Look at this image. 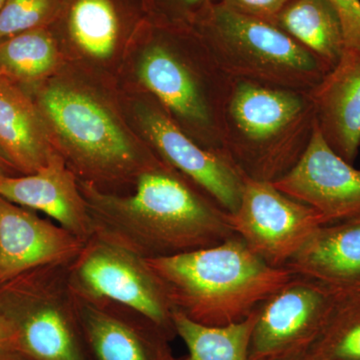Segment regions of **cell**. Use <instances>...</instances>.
<instances>
[{
	"mask_svg": "<svg viewBox=\"0 0 360 360\" xmlns=\"http://www.w3.org/2000/svg\"><path fill=\"white\" fill-rule=\"evenodd\" d=\"M9 348H14L13 333L8 324L0 317V354Z\"/></svg>",
	"mask_w": 360,
	"mask_h": 360,
	"instance_id": "obj_28",
	"label": "cell"
},
{
	"mask_svg": "<svg viewBox=\"0 0 360 360\" xmlns=\"http://www.w3.org/2000/svg\"><path fill=\"white\" fill-rule=\"evenodd\" d=\"M281 360H314V357L310 356L309 354L300 355V356L290 357V359Z\"/></svg>",
	"mask_w": 360,
	"mask_h": 360,
	"instance_id": "obj_31",
	"label": "cell"
},
{
	"mask_svg": "<svg viewBox=\"0 0 360 360\" xmlns=\"http://www.w3.org/2000/svg\"><path fill=\"white\" fill-rule=\"evenodd\" d=\"M224 73L311 94L330 72L321 58L274 23L214 1L193 26Z\"/></svg>",
	"mask_w": 360,
	"mask_h": 360,
	"instance_id": "obj_6",
	"label": "cell"
},
{
	"mask_svg": "<svg viewBox=\"0 0 360 360\" xmlns=\"http://www.w3.org/2000/svg\"><path fill=\"white\" fill-rule=\"evenodd\" d=\"M6 0H0V9L2 8V6H4V4H6Z\"/></svg>",
	"mask_w": 360,
	"mask_h": 360,
	"instance_id": "obj_32",
	"label": "cell"
},
{
	"mask_svg": "<svg viewBox=\"0 0 360 360\" xmlns=\"http://www.w3.org/2000/svg\"><path fill=\"white\" fill-rule=\"evenodd\" d=\"M136 80L187 134L222 151V113L232 78L193 27L153 15L136 49Z\"/></svg>",
	"mask_w": 360,
	"mask_h": 360,
	"instance_id": "obj_3",
	"label": "cell"
},
{
	"mask_svg": "<svg viewBox=\"0 0 360 360\" xmlns=\"http://www.w3.org/2000/svg\"><path fill=\"white\" fill-rule=\"evenodd\" d=\"M70 264L37 267L0 284V317L14 348L33 360H89Z\"/></svg>",
	"mask_w": 360,
	"mask_h": 360,
	"instance_id": "obj_7",
	"label": "cell"
},
{
	"mask_svg": "<svg viewBox=\"0 0 360 360\" xmlns=\"http://www.w3.org/2000/svg\"><path fill=\"white\" fill-rule=\"evenodd\" d=\"M146 262L172 310L207 326L245 321L295 276L270 266L236 234L212 248Z\"/></svg>",
	"mask_w": 360,
	"mask_h": 360,
	"instance_id": "obj_4",
	"label": "cell"
},
{
	"mask_svg": "<svg viewBox=\"0 0 360 360\" xmlns=\"http://www.w3.org/2000/svg\"><path fill=\"white\" fill-rule=\"evenodd\" d=\"M0 198L44 213L84 241L94 236L79 179L58 153L35 174L0 175Z\"/></svg>",
	"mask_w": 360,
	"mask_h": 360,
	"instance_id": "obj_16",
	"label": "cell"
},
{
	"mask_svg": "<svg viewBox=\"0 0 360 360\" xmlns=\"http://www.w3.org/2000/svg\"><path fill=\"white\" fill-rule=\"evenodd\" d=\"M0 175H20L9 165L8 161L2 155L1 153H0Z\"/></svg>",
	"mask_w": 360,
	"mask_h": 360,
	"instance_id": "obj_30",
	"label": "cell"
},
{
	"mask_svg": "<svg viewBox=\"0 0 360 360\" xmlns=\"http://www.w3.org/2000/svg\"><path fill=\"white\" fill-rule=\"evenodd\" d=\"M257 310L250 317L224 326H207L174 311L175 335L188 349V360H250V345Z\"/></svg>",
	"mask_w": 360,
	"mask_h": 360,
	"instance_id": "obj_22",
	"label": "cell"
},
{
	"mask_svg": "<svg viewBox=\"0 0 360 360\" xmlns=\"http://www.w3.org/2000/svg\"><path fill=\"white\" fill-rule=\"evenodd\" d=\"M94 236L143 259L219 245L236 236L229 212L162 160L139 175L131 193H111L79 180Z\"/></svg>",
	"mask_w": 360,
	"mask_h": 360,
	"instance_id": "obj_1",
	"label": "cell"
},
{
	"mask_svg": "<svg viewBox=\"0 0 360 360\" xmlns=\"http://www.w3.org/2000/svg\"><path fill=\"white\" fill-rule=\"evenodd\" d=\"M274 25L314 52L331 70L345 51L340 16L328 0H292Z\"/></svg>",
	"mask_w": 360,
	"mask_h": 360,
	"instance_id": "obj_20",
	"label": "cell"
},
{
	"mask_svg": "<svg viewBox=\"0 0 360 360\" xmlns=\"http://www.w3.org/2000/svg\"><path fill=\"white\" fill-rule=\"evenodd\" d=\"M0 360H33L30 356L16 349V348H9L6 352L0 354Z\"/></svg>",
	"mask_w": 360,
	"mask_h": 360,
	"instance_id": "obj_29",
	"label": "cell"
},
{
	"mask_svg": "<svg viewBox=\"0 0 360 360\" xmlns=\"http://www.w3.org/2000/svg\"><path fill=\"white\" fill-rule=\"evenodd\" d=\"M229 224L248 248L270 266L285 269L322 225L310 206L295 200L270 182L245 177L238 210Z\"/></svg>",
	"mask_w": 360,
	"mask_h": 360,
	"instance_id": "obj_12",
	"label": "cell"
},
{
	"mask_svg": "<svg viewBox=\"0 0 360 360\" xmlns=\"http://www.w3.org/2000/svg\"><path fill=\"white\" fill-rule=\"evenodd\" d=\"M94 77L66 65L26 89L34 99L56 151L82 181L120 193L161 160L122 116L120 104Z\"/></svg>",
	"mask_w": 360,
	"mask_h": 360,
	"instance_id": "obj_2",
	"label": "cell"
},
{
	"mask_svg": "<svg viewBox=\"0 0 360 360\" xmlns=\"http://www.w3.org/2000/svg\"><path fill=\"white\" fill-rule=\"evenodd\" d=\"M285 269L335 290L360 288V214L321 225Z\"/></svg>",
	"mask_w": 360,
	"mask_h": 360,
	"instance_id": "obj_19",
	"label": "cell"
},
{
	"mask_svg": "<svg viewBox=\"0 0 360 360\" xmlns=\"http://www.w3.org/2000/svg\"><path fill=\"white\" fill-rule=\"evenodd\" d=\"M277 189L310 206L322 225L360 214V169L335 153L315 127L307 150Z\"/></svg>",
	"mask_w": 360,
	"mask_h": 360,
	"instance_id": "obj_14",
	"label": "cell"
},
{
	"mask_svg": "<svg viewBox=\"0 0 360 360\" xmlns=\"http://www.w3.org/2000/svg\"><path fill=\"white\" fill-rule=\"evenodd\" d=\"M0 153L20 175L35 174L58 153L32 94L2 77Z\"/></svg>",
	"mask_w": 360,
	"mask_h": 360,
	"instance_id": "obj_18",
	"label": "cell"
},
{
	"mask_svg": "<svg viewBox=\"0 0 360 360\" xmlns=\"http://www.w3.org/2000/svg\"><path fill=\"white\" fill-rule=\"evenodd\" d=\"M65 0H6L0 9V42L39 28L51 27Z\"/></svg>",
	"mask_w": 360,
	"mask_h": 360,
	"instance_id": "obj_24",
	"label": "cell"
},
{
	"mask_svg": "<svg viewBox=\"0 0 360 360\" xmlns=\"http://www.w3.org/2000/svg\"><path fill=\"white\" fill-rule=\"evenodd\" d=\"M310 94L324 141L354 165L360 148V52L345 51L335 70Z\"/></svg>",
	"mask_w": 360,
	"mask_h": 360,
	"instance_id": "obj_17",
	"label": "cell"
},
{
	"mask_svg": "<svg viewBox=\"0 0 360 360\" xmlns=\"http://www.w3.org/2000/svg\"><path fill=\"white\" fill-rule=\"evenodd\" d=\"M340 291L296 276L257 310L250 360H281L309 354Z\"/></svg>",
	"mask_w": 360,
	"mask_h": 360,
	"instance_id": "obj_10",
	"label": "cell"
},
{
	"mask_svg": "<svg viewBox=\"0 0 360 360\" xmlns=\"http://www.w3.org/2000/svg\"><path fill=\"white\" fill-rule=\"evenodd\" d=\"M184 360H188V359H187V357H186V359H184Z\"/></svg>",
	"mask_w": 360,
	"mask_h": 360,
	"instance_id": "obj_33",
	"label": "cell"
},
{
	"mask_svg": "<svg viewBox=\"0 0 360 360\" xmlns=\"http://www.w3.org/2000/svg\"><path fill=\"white\" fill-rule=\"evenodd\" d=\"M217 0H153L155 15L193 26Z\"/></svg>",
	"mask_w": 360,
	"mask_h": 360,
	"instance_id": "obj_25",
	"label": "cell"
},
{
	"mask_svg": "<svg viewBox=\"0 0 360 360\" xmlns=\"http://www.w3.org/2000/svg\"><path fill=\"white\" fill-rule=\"evenodd\" d=\"M65 65L51 27L21 33L0 42V77L23 89L42 84Z\"/></svg>",
	"mask_w": 360,
	"mask_h": 360,
	"instance_id": "obj_21",
	"label": "cell"
},
{
	"mask_svg": "<svg viewBox=\"0 0 360 360\" xmlns=\"http://www.w3.org/2000/svg\"><path fill=\"white\" fill-rule=\"evenodd\" d=\"M236 13L274 22L277 14L292 0H217Z\"/></svg>",
	"mask_w": 360,
	"mask_h": 360,
	"instance_id": "obj_27",
	"label": "cell"
},
{
	"mask_svg": "<svg viewBox=\"0 0 360 360\" xmlns=\"http://www.w3.org/2000/svg\"><path fill=\"white\" fill-rule=\"evenodd\" d=\"M309 354L314 360H360V288L340 291Z\"/></svg>",
	"mask_w": 360,
	"mask_h": 360,
	"instance_id": "obj_23",
	"label": "cell"
},
{
	"mask_svg": "<svg viewBox=\"0 0 360 360\" xmlns=\"http://www.w3.org/2000/svg\"><path fill=\"white\" fill-rule=\"evenodd\" d=\"M131 104L136 132L163 162L224 208L238 210L245 176L224 153L208 150L186 134L153 96L139 91Z\"/></svg>",
	"mask_w": 360,
	"mask_h": 360,
	"instance_id": "obj_9",
	"label": "cell"
},
{
	"mask_svg": "<svg viewBox=\"0 0 360 360\" xmlns=\"http://www.w3.org/2000/svg\"><path fill=\"white\" fill-rule=\"evenodd\" d=\"M72 288L89 360H175L170 335L148 317Z\"/></svg>",
	"mask_w": 360,
	"mask_h": 360,
	"instance_id": "obj_13",
	"label": "cell"
},
{
	"mask_svg": "<svg viewBox=\"0 0 360 360\" xmlns=\"http://www.w3.org/2000/svg\"><path fill=\"white\" fill-rule=\"evenodd\" d=\"M316 127L311 94L232 78L222 151L248 179L274 184L307 150Z\"/></svg>",
	"mask_w": 360,
	"mask_h": 360,
	"instance_id": "obj_5",
	"label": "cell"
},
{
	"mask_svg": "<svg viewBox=\"0 0 360 360\" xmlns=\"http://www.w3.org/2000/svg\"><path fill=\"white\" fill-rule=\"evenodd\" d=\"M340 16L345 51L360 52V0H328Z\"/></svg>",
	"mask_w": 360,
	"mask_h": 360,
	"instance_id": "obj_26",
	"label": "cell"
},
{
	"mask_svg": "<svg viewBox=\"0 0 360 360\" xmlns=\"http://www.w3.org/2000/svg\"><path fill=\"white\" fill-rule=\"evenodd\" d=\"M75 290L120 303L175 335L174 310L146 259L92 236L70 264Z\"/></svg>",
	"mask_w": 360,
	"mask_h": 360,
	"instance_id": "obj_11",
	"label": "cell"
},
{
	"mask_svg": "<svg viewBox=\"0 0 360 360\" xmlns=\"http://www.w3.org/2000/svg\"><path fill=\"white\" fill-rule=\"evenodd\" d=\"M86 241L0 198V284L45 265L68 264Z\"/></svg>",
	"mask_w": 360,
	"mask_h": 360,
	"instance_id": "obj_15",
	"label": "cell"
},
{
	"mask_svg": "<svg viewBox=\"0 0 360 360\" xmlns=\"http://www.w3.org/2000/svg\"><path fill=\"white\" fill-rule=\"evenodd\" d=\"M155 14L153 0H65L51 30L68 65L103 79L120 72Z\"/></svg>",
	"mask_w": 360,
	"mask_h": 360,
	"instance_id": "obj_8",
	"label": "cell"
}]
</instances>
